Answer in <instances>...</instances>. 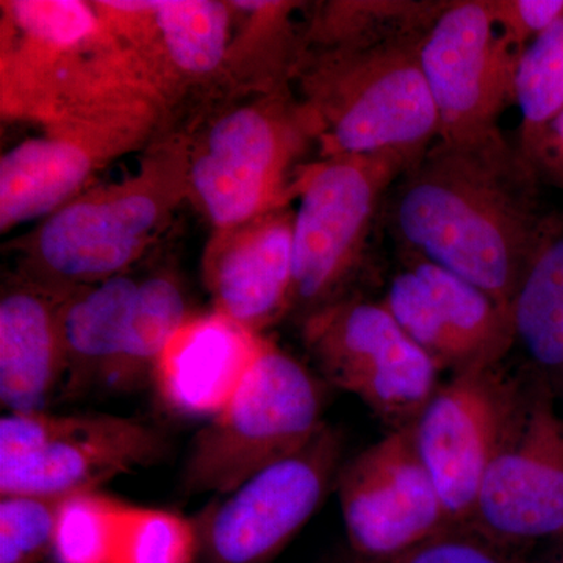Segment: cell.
<instances>
[{
  "label": "cell",
  "instance_id": "obj_20",
  "mask_svg": "<svg viewBox=\"0 0 563 563\" xmlns=\"http://www.w3.org/2000/svg\"><path fill=\"white\" fill-rule=\"evenodd\" d=\"M528 376L563 393V220L544 236L510 302Z\"/></svg>",
  "mask_w": 563,
  "mask_h": 563
},
{
  "label": "cell",
  "instance_id": "obj_13",
  "mask_svg": "<svg viewBox=\"0 0 563 563\" xmlns=\"http://www.w3.org/2000/svg\"><path fill=\"white\" fill-rule=\"evenodd\" d=\"M402 257L383 302L440 372L503 363L514 350L510 310L442 266Z\"/></svg>",
  "mask_w": 563,
  "mask_h": 563
},
{
  "label": "cell",
  "instance_id": "obj_21",
  "mask_svg": "<svg viewBox=\"0 0 563 563\" xmlns=\"http://www.w3.org/2000/svg\"><path fill=\"white\" fill-rule=\"evenodd\" d=\"M91 169L90 157L77 144L58 139H32L0 161V229L9 231L69 198Z\"/></svg>",
  "mask_w": 563,
  "mask_h": 563
},
{
  "label": "cell",
  "instance_id": "obj_14",
  "mask_svg": "<svg viewBox=\"0 0 563 563\" xmlns=\"http://www.w3.org/2000/svg\"><path fill=\"white\" fill-rule=\"evenodd\" d=\"M199 554L196 521L99 490L63 499L52 548L55 563H195Z\"/></svg>",
  "mask_w": 563,
  "mask_h": 563
},
{
  "label": "cell",
  "instance_id": "obj_4",
  "mask_svg": "<svg viewBox=\"0 0 563 563\" xmlns=\"http://www.w3.org/2000/svg\"><path fill=\"white\" fill-rule=\"evenodd\" d=\"M420 157L404 151L339 155L303 174L292 220L290 310L306 318L340 301L388 191Z\"/></svg>",
  "mask_w": 563,
  "mask_h": 563
},
{
  "label": "cell",
  "instance_id": "obj_25",
  "mask_svg": "<svg viewBox=\"0 0 563 563\" xmlns=\"http://www.w3.org/2000/svg\"><path fill=\"white\" fill-rule=\"evenodd\" d=\"M155 14L166 49L179 68L206 74L217 69L228 46L229 14L224 3L211 0L144 2Z\"/></svg>",
  "mask_w": 563,
  "mask_h": 563
},
{
  "label": "cell",
  "instance_id": "obj_5",
  "mask_svg": "<svg viewBox=\"0 0 563 563\" xmlns=\"http://www.w3.org/2000/svg\"><path fill=\"white\" fill-rule=\"evenodd\" d=\"M165 433L107 413L7 412L0 420V495L68 498L168 455Z\"/></svg>",
  "mask_w": 563,
  "mask_h": 563
},
{
  "label": "cell",
  "instance_id": "obj_2",
  "mask_svg": "<svg viewBox=\"0 0 563 563\" xmlns=\"http://www.w3.org/2000/svg\"><path fill=\"white\" fill-rule=\"evenodd\" d=\"M426 36L333 47L303 58V107L320 125L325 157L422 155L435 143L439 117L420 60Z\"/></svg>",
  "mask_w": 563,
  "mask_h": 563
},
{
  "label": "cell",
  "instance_id": "obj_15",
  "mask_svg": "<svg viewBox=\"0 0 563 563\" xmlns=\"http://www.w3.org/2000/svg\"><path fill=\"white\" fill-rule=\"evenodd\" d=\"M266 344L220 312L187 320L152 372L158 401L180 417L213 418L231 402Z\"/></svg>",
  "mask_w": 563,
  "mask_h": 563
},
{
  "label": "cell",
  "instance_id": "obj_12",
  "mask_svg": "<svg viewBox=\"0 0 563 563\" xmlns=\"http://www.w3.org/2000/svg\"><path fill=\"white\" fill-rule=\"evenodd\" d=\"M335 488L347 540L362 561L391 558L454 525L410 424L343 462Z\"/></svg>",
  "mask_w": 563,
  "mask_h": 563
},
{
  "label": "cell",
  "instance_id": "obj_29",
  "mask_svg": "<svg viewBox=\"0 0 563 563\" xmlns=\"http://www.w3.org/2000/svg\"><path fill=\"white\" fill-rule=\"evenodd\" d=\"M496 31L518 54L563 13V0H487Z\"/></svg>",
  "mask_w": 563,
  "mask_h": 563
},
{
  "label": "cell",
  "instance_id": "obj_9",
  "mask_svg": "<svg viewBox=\"0 0 563 563\" xmlns=\"http://www.w3.org/2000/svg\"><path fill=\"white\" fill-rule=\"evenodd\" d=\"M343 435L325 422L309 443L220 496L201 515L209 563H272L313 517L343 465Z\"/></svg>",
  "mask_w": 563,
  "mask_h": 563
},
{
  "label": "cell",
  "instance_id": "obj_7",
  "mask_svg": "<svg viewBox=\"0 0 563 563\" xmlns=\"http://www.w3.org/2000/svg\"><path fill=\"white\" fill-rule=\"evenodd\" d=\"M303 339L333 387L357 396L391 429L412 424L440 369L384 302L340 299L303 318Z\"/></svg>",
  "mask_w": 563,
  "mask_h": 563
},
{
  "label": "cell",
  "instance_id": "obj_30",
  "mask_svg": "<svg viewBox=\"0 0 563 563\" xmlns=\"http://www.w3.org/2000/svg\"><path fill=\"white\" fill-rule=\"evenodd\" d=\"M526 165L540 184L563 190V110L548 125Z\"/></svg>",
  "mask_w": 563,
  "mask_h": 563
},
{
  "label": "cell",
  "instance_id": "obj_1",
  "mask_svg": "<svg viewBox=\"0 0 563 563\" xmlns=\"http://www.w3.org/2000/svg\"><path fill=\"white\" fill-rule=\"evenodd\" d=\"M515 150L435 143L393 185L383 220L402 255L457 274L510 309L533 254L561 217Z\"/></svg>",
  "mask_w": 563,
  "mask_h": 563
},
{
  "label": "cell",
  "instance_id": "obj_10",
  "mask_svg": "<svg viewBox=\"0 0 563 563\" xmlns=\"http://www.w3.org/2000/svg\"><path fill=\"white\" fill-rule=\"evenodd\" d=\"M523 380L503 363L453 374L412 422L415 446L454 525H470Z\"/></svg>",
  "mask_w": 563,
  "mask_h": 563
},
{
  "label": "cell",
  "instance_id": "obj_8",
  "mask_svg": "<svg viewBox=\"0 0 563 563\" xmlns=\"http://www.w3.org/2000/svg\"><path fill=\"white\" fill-rule=\"evenodd\" d=\"M470 526L507 547L563 536V393L526 377Z\"/></svg>",
  "mask_w": 563,
  "mask_h": 563
},
{
  "label": "cell",
  "instance_id": "obj_28",
  "mask_svg": "<svg viewBox=\"0 0 563 563\" xmlns=\"http://www.w3.org/2000/svg\"><path fill=\"white\" fill-rule=\"evenodd\" d=\"M10 11L22 32L52 46L80 43L98 27L90 7L76 0H21Z\"/></svg>",
  "mask_w": 563,
  "mask_h": 563
},
{
  "label": "cell",
  "instance_id": "obj_19",
  "mask_svg": "<svg viewBox=\"0 0 563 563\" xmlns=\"http://www.w3.org/2000/svg\"><path fill=\"white\" fill-rule=\"evenodd\" d=\"M139 282L114 276L92 287L66 292L60 306L65 380L62 395L80 398L107 387L120 357Z\"/></svg>",
  "mask_w": 563,
  "mask_h": 563
},
{
  "label": "cell",
  "instance_id": "obj_26",
  "mask_svg": "<svg viewBox=\"0 0 563 563\" xmlns=\"http://www.w3.org/2000/svg\"><path fill=\"white\" fill-rule=\"evenodd\" d=\"M63 499L0 495V563H40L52 555Z\"/></svg>",
  "mask_w": 563,
  "mask_h": 563
},
{
  "label": "cell",
  "instance_id": "obj_18",
  "mask_svg": "<svg viewBox=\"0 0 563 563\" xmlns=\"http://www.w3.org/2000/svg\"><path fill=\"white\" fill-rule=\"evenodd\" d=\"M209 276L220 313L254 332L272 324L291 306V218L255 225L218 255Z\"/></svg>",
  "mask_w": 563,
  "mask_h": 563
},
{
  "label": "cell",
  "instance_id": "obj_22",
  "mask_svg": "<svg viewBox=\"0 0 563 563\" xmlns=\"http://www.w3.org/2000/svg\"><path fill=\"white\" fill-rule=\"evenodd\" d=\"M187 322V306L179 284L168 276H154L139 284L133 298L120 357L107 387L129 391L152 376L155 363Z\"/></svg>",
  "mask_w": 563,
  "mask_h": 563
},
{
  "label": "cell",
  "instance_id": "obj_16",
  "mask_svg": "<svg viewBox=\"0 0 563 563\" xmlns=\"http://www.w3.org/2000/svg\"><path fill=\"white\" fill-rule=\"evenodd\" d=\"M158 213L157 201L144 191L73 203L41 229L40 261L49 276L69 284L120 276L143 250Z\"/></svg>",
  "mask_w": 563,
  "mask_h": 563
},
{
  "label": "cell",
  "instance_id": "obj_23",
  "mask_svg": "<svg viewBox=\"0 0 563 563\" xmlns=\"http://www.w3.org/2000/svg\"><path fill=\"white\" fill-rule=\"evenodd\" d=\"M448 2L450 0L333 2L314 18L310 41L317 44V51H322L426 36Z\"/></svg>",
  "mask_w": 563,
  "mask_h": 563
},
{
  "label": "cell",
  "instance_id": "obj_24",
  "mask_svg": "<svg viewBox=\"0 0 563 563\" xmlns=\"http://www.w3.org/2000/svg\"><path fill=\"white\" fill-rule=\"evenodd\" d=\"M515 103L521 125L517 151L523 162L563 110V13L529 44L518 62Z\"/></svg>",
  "mask_w": 563,
  "mask_h": 563
},
{
  "label": "cell",
  "instance_id": "obj_31",
  "mask_svg": "<svg viewBox=\"0 0 563 563\" xmlns=\"http://www.w3.org/2000/svg\"><path fill=\"white\" fill-rule=\"evenodd\" d=\"M551 563H563V550L561 551V553L558 554V558H555L554 561Z\"/></svg>",
  "mask_w": 563,
  "mask_h": 563
},
{
  "label": "cell",
  "instance_id": "obj_3",
  "mask_svg": "<svg viewBox=\"0 0 563 563\" xmlns=\"http://www.w3.org/2000/svg\"><path fill=\"white\" fill-rule=\"evenodd\" d=\"M324 391L301 362L274 344L220 413L196 433L184 466L185 492L224 496L317 435Z\"/></svg>",
  "mask_w": 563,
  "mask_h": 563
},
{
  "label": "cell",
  "instance_id": "obj_17",
  "mask_svg": "<svg viewBox=\"0 0 563 563\" xmlns=\"http://www.w3.org/2000/svg\"><path fill=\"white\" fill-rule=\"evenodd\" d=\"M63 292L24 287L0 302V401L7 412L47 410L65 380Z\"/></svg>",
  "mask_w": 563,
  "mask_h": 563
},
{
  "label": "cell",
  "instance_id": "obj_27",
  "mask_svg": "<svg viewBox=\"0 0 563 563\" xmlns=\"http://www.w3.org/2000/svg\"><path fill=\"white\" fill-rule=\"evenodd\" d=\"M362 563H529L518 548L507 547L470 525H451L402 553Z\"/></svg>",
  "mask_w": 563,
  "mask_h": 563
},
{
  "label": "cell",
  "instance_id": "obj_11",
  "mask_svg": "<svg viewBox=\"0 0 563 563\" xmlns=\"http://www.w3.org/2000/svg\"><path fill=\"white\" fill-rule=\"evenodd\" d=\"M320 125L306 107H246L214 122L191 166V181L220 228L261 214L282 195L285 174Z\"/></svg>",
  "mask_w": 563,
  "mask_h": 563
},
{
  "label": "cell",
  "instance_id": "obj_6",
  "mask_svg": "<svg viewBox=\"0 0 563 563\" xmlns=\"http://www.w3.org/2000/svg\"><path fill=\"white\" fill-rule=\"evenodd\" d=\"M520 57L496 31L487 0L448 2L420 52L439 143L472 152L515 150L499 121L515 103Z\"/></svg>",
  "mask_w": 563,
  "mask_h": 563
}]
</instances>
